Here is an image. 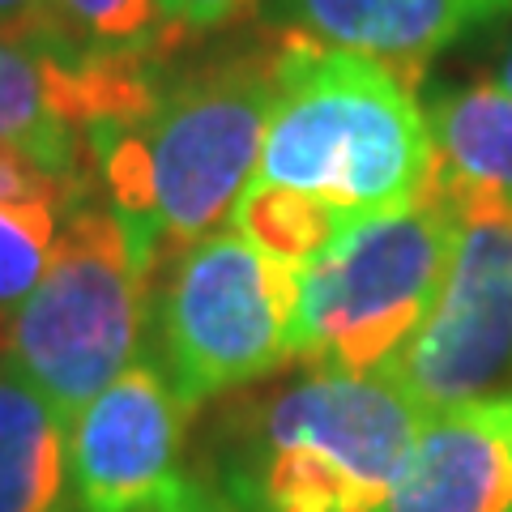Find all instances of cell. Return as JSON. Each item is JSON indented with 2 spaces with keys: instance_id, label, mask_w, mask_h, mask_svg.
<instances>
[{
  "instance_id": "obj_7",
  "label": "cell",
  "mask_w": 512,
  "mask_h": 512,
  "mask_svg": "<svg viewBox=\"0 0 512 512\" xmlns=\"http://www.w3.org/2000/svg\"><path fill=\"white\" fill-rule=\"evenodd\" d=\"M457 214L453 256L419 333L380 367L427 410L512 393V201L453 184L431 167Z\"/></svg>"
},
{
  "instance_id": "obj_14",
  "label": "cell",
  "mask_w": 512,
  "mask_h": 512,
  "mask_svg": "<svg viewBox=\"0 0 512 512\" xmlns=\"http://www.w3.org/2000/svg\"><path fill=\"white\" fill-rule=\"evenodd\" d=\"M355 222L359 218L346 214L342 205H329L320 197H308V192L261 184V180H252L231 210V227L248 244L299 269L320 261Z\"/></svg>"
},
{
  "instance_id": "obj_16",
  "label": "cell",
  "mask_w": 512,
  "mask_h": 512,
  "mask_svg": "<svg viewBox=\"0 0 512 512\" xmlns=\"http://www.w3.org/2000/svg\"><path fill=\"white\" fill-rule=\"evenodd\" d=\"M261 0H158L167 47H180L188 39H201L210 30H222L252 13Z\"/></svg>"
},
{
  "instance_id": "obj_9",
  "label": "cell",
  "mask_w": 512,
  "mask_h": 512,
  "mask_svg": "<svg viewBox=\"0 0 512 512\" xmlns=\"http://www.w3.org/2000/svg\"><path fill=\"white\" fill-rule=\"evenodd\" d=\"M380 512H512V393L427 410Z\"/></svg>"
},
{
  "instance_id": "obj_3",
  "label": "cell",
  "mask_w": 512,
  "mask_h": 512,
  "mask_svg": "<svg viewBox=\"0 0 512 512\" xmlns=\"http://www.w3.org/2000/svg\"><path fill=\"white\" fill-rule=\"evenodd\" d=\"M431 167L427 111L402 73L308 35H282L274 107L252 180L372 218L410 205Z\"/></svg>"
},
{
  "instance_id": "obj_6",
  "label": "cell",
  "mask_w": 512,
  "mask_h": 512,
  "mask_svg": "<svg viewBox=\"0 0 512 512\" xmlns=\"http://www.w3.org/2000/svg\"><path fill=\"white\" fill-rule=\"evenodd\" d=\"M303 269L231 222L180 252L154 303L158 363L188 410L269 376L295 350Z\"/></svg>"
},
{
  "instance_id": "obj_2",
  "label": "cell",
  "mask_w": 512,
  "mask_h": 512,
  "mask_svg": "<svg viewBox=\"0 0 512 512\" xmlns=\"http://www.w3.org/2000/svg\"><path fill=\"white\" fill-rule=\"evenodd\" d=\"M423 419L384 372L308 367L231 414L214 487L231 512H380Z\"/></svg>"
},
{
  "instance_id": "obj_18",
  "label": "cell",
  "mask_w": 512,
  "mask_h": 512,
  "mask_svg": "<svg viewBox=\"0 0 512 512\" xmlns=\"http://www.w3.org/2000/svg\"><path fill=\"white\" fill-rule=\"evenodd\" d=\"M47 0H0V35L13 39V35H26L30 26L39 22Z\"/></svg>"
},
{
  "instance_id": "obj_12",
  "label": "cell",
  "mask_w": 512,
  "mask_h": 512,
  "mask_svg": "<svg viewBox=\"0 0 512 512\" xmlns=\"http://www.w3.org/2000/svg\"><path fill=\"white\" fill-rule=\"evenodd\" d=\"M436 171L453 184L512 201V94L500 86H444L427 99Z\"/></svg>"
},
{
  "instance_id": "obj_8",
  "label": "cell",
  "mask_w": 512,
  "mask_h": 512,
  "mask_svg": "<svg viewBox=\"0 0 512 512\" xmlns=\"http://www.w3.org/2000/svg\"><path fill=\"white\" fill-rule=\"evenodd\" d=\"M188 406L154 355H137L69 423L77 512H158L184 483Z\"/></svg>"
},
{
  "instance_id": "obj_11",
  "label": "cell",
  "mask_w": 512,
  "mask_h": 512,
  "mask_svg": "<svg viewBox=\"0 0 512 512\" xmlns=\"http://www.w3.org/2000/svg\"><path fill=\"white\" fill-rule=\"evenodd\" d=\"M69 423L0 355V512H64Z\"/></svg>"
},
{
  "instance_id": "obj_19",
  "label": "cell",
  "mask_w": 512,
  "mask_h": 512,
  "mask_svg": "<svg viewBox=\"0 0 512 512\" xmlns=\"http://www.w3.org/2000/svg\"><path fill=\"white\" fill-rule=\"evenodd\" d=\"M495 86L512 94V43L504 47V56H500V69H495Z\"/></svg>"
},
{
  "instance_id": "obj_4",
  "label": "cell",
  "mask_w": 512,
  "mask_h": 512,
  "mask_svg": "<svg viewBox=\"0 0 512 512\" xmlns=\"http://www.w3.org/2000/svg\"><path fill=\"white\" fill-rule=\"evenodd\" d=\"M150 278L120 218L99 197L64 218L39 286L5 325V359L64 423L137 359Z\"/></svg>"
},
{
  "instance_id": "obj_15",
  "label": "cell",
  "mask_w": 512,
  "mask_h": 512,
  "mask_svg": "<svg viewBox=\"0 0 512 512\" xmlns=\"http://www.w3.org/2000/svg\"><path fill=\"white\" fill-rule=\"evenodd\" d=\"M60 227L64 214L56 210H5L0 205V325H9V316L39 286Z\"/></svg>"
},
{
  "instance_id": "obj_10",
  "label": "cell",
  "mask_w": 512,
  "mask_h": 512,
  "mask_svg": "<svg viewBox=\"0 0 512 512\" xmlns=\"http://www.w3.org/2000/svg\"><path fill=\"white\" fill-rule=\"evenodd\" d=\"M265 13L286 35L372 56L410 82L444 47L504 22L512 0H265Z\"/></svg>"
},
{
  "instance_id": "obj_1",
  "label": "cell",
  "mask_w": 512,
  "mask_h": 512,
  "mask_svg": "<svg viewBox=\"0 0 512 512\" xmlns=\"http://www.w3.org/2000/svg\"><path fill=\"white\" fill-rule=\"evenodd\" d=\"M274 107V52L231 56L167 77L150 116L86 133L99 201L120 218L154 274L231 218L256 175Z\"/></svg>"
},
{
  "instance_id": "obj_13",
  "label": "cell",
  "mask_w": 512,
  "mask_h": 512,
  "mask_svg": "<svg viewBox=\"0 0 512 512\" xmlns=\"http://www.w3.org/2000/svg\"><path fill=\"white\" fill-rule=\"evenodd\" d=\"M60 56H167L158 0H47L26 35Z\"/></svg>"
},
{
  "instance_id": "obj_17",
  "label": "cell",
  "mask_w": 512,
  "mask_h": 512,
  "mask_svg": "<svg viewBox=\"0 0 512 512\" xmlns=\"http://www.w3.org/2000/svg\"><path fill=\"white\" fill-rule=\"evenodd\" d=\"M158 512H231V504L218 495L214 483H201V478H184L180 487H175L171 500L158 508Z\"/></svg>"
},
{
  "instance_id": "obj_5",
  "label": "cell",
  "mask_w": 512,
  "mask_h": 512,
  "mask_svg": "<svg viewBox=\"0 0 512 512\" xmlns=\"http://www.w3.org/2000/svg\"><path fill=\"white\" fill-rule=\"evenodd\" d=\"M457 214L427 188L402 210L359 218L303 269L291 359L346 376H372L427 320L453 256Z\"/></svg>"
}]
</instances>
